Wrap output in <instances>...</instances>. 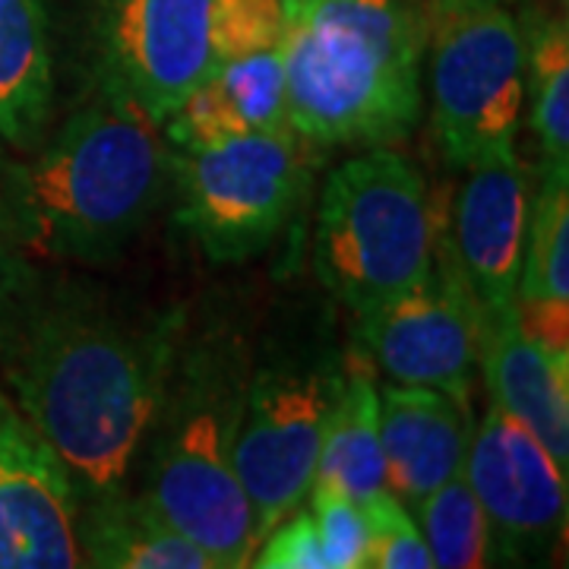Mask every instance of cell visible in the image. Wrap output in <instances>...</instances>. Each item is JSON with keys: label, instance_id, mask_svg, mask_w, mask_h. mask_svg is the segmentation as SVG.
Here are the masks:
<instances>
[{"label": "cell", "instance_id": "obj_1", "mask_svg": "<svg viewBox=\"0 0 569 569\" xmlns=\"http://www.w3.org/2000/svg\"><path fill=\"white\" fill-rule=\"evenodd\" d=\"M181 313L127 323L63 298L41 307L10 355L20 411L58 449L80 497L123 490L181 348Z\"/></svg>", "mask_w": 569, "mask_h": 569}, {"label": "cell", "instance_id": "obj_2", "mask_svg": "<svg viewBox=\"0 0 569 569\" xmlns=\"http://www.w3.org/2000/svg\"><path fill=\"white\" fill-rule=\"evenodd\" d=\"M288 130L310 146H387L421 118L425 0H282Z\"/></svg>", "mask_w": 569, "mask_h": 569}, {"label": "cell", "instance_id": "obj_3", "mask_svg": "<svg viewBox=\"0 0 569 569\" xmlns=\"http://www.w3.org/2000/svg\"><path fill=\"white\" fill-rule=\"evenodd\" d=\"M171 149L162 127L99 86L36 162L13 171L22 241L61 260L102 263L130 244L162 203Z\"/></svg>", "mask_w": 569, "mask_h": 569}, {"label": "cell", "instance_id": "obj_4", "mask_svg": "<svg viewBox=\"0 0 569 569\" xmlns=\"http://www.w3.org/2000/svg\"><path fill=\"white\" fill-rule=\"evenodd\" d=\"M247 380L250 365L238 336L212 329L181 346L142 440L140 497L200 545L216 569L250 567L260 548L253 509L234 471Z\"/></svg>", "mask_w": 569, "mask_h": 569}, {"label": "cell", "instance_id": "obj_5", "mask_svg": "<svg viewBox=\"0 0 569 569\" xmlns=\"http://www.w3.org/2000/svg\"><path fill=\"white\" fill-rule=\"evenodd\" d=\"M437 260V216L415 164L373 149L339 164L323 187L313 269L329 295L365 317L425 282Z\"/></svg>", "mask_w": 569, "mask_h": 569}, {"label": "cell", "instance_id": "obj_6", "mask_svg": "<svg viewBox=\"0 0 569 569\" xmlns=\"http://www.w3.org/2000/svg\"><path fill=\"white\" fill-rule=\"evenodd\" d=\"M307 174V142L288 127L247 130L203 152H171L178 222L212 263H244L291 222Z\"/></svg>", "mask_w": 569, "mask_h": 569}, {"label": "cell", "instance_id": "obj_7", "mask_svg": "<svg viewBox=\"0 0 569 569\" xmlns=\"http://www.w3.org/2000/svg\"><path fill=\"white\" fill-rule=\"evenodd\" d=\"M430 102L437 140L456 168L516 142L526 108V39L503 3L440 10L430 51Z\"/></svg>", "mask_w": 569, "mask_h": 569}, {"label": "cell", "instance_id": "obj_8", "mask_svg": "<svg viewBox=\"0 0 569 569\" xmlns=\"http://www.w3.org/2000/svg\"><path fill=\"white\" fill-rule=\"evenodd\" d=\"M339 389L342 367L332 358H291L250 370L234 471L253 509L257 541L305 507Z\"/></svg>", "mask_w": 569, "mask_h": 569}, {"label": "cell", "instance_id": "obj_9", "mask_svg": "<svg viewBox=\"0 0 569 569\" xmlns=\"http://www.w3.org/2000/svg\"><path fill=\"white\" fill-rule=\"evenodd\" d=\"M440 266L425 282L402 291L361 320V346L370 365L402 387H430L468 406L481 370L485 313L475 305L447 244H437Z\"/></svg>", "mask_w": 569, "mask_h": 569}, {"label": "cell", "instance_id": "obj_10", "mask_svg": "<svg viewBox=\"0 0 569 569\" xmlns=\"http://www.w3.org/2000/svg\"><path fill=\"white\" fill-rule=\"evenodd\" d=\"M212 0H104L99 86L121 92L162 127L212 73Z\"/></svg>", "mask_w": 569, "mask_h": 569}, {"label": "cell", "instance_id": "obj_11", "mask_svg": "<svg viewBox=\"0 0 569 569\" xmlns=\"http://www.w3.org/2000/svg\"><path fill=\"white\" fill-rule=\"evenodd\" d=\"M462 475L488 516L490 557L535 560L563 531L567 471L503 408L490 406L471 430Z\"/></svg>", "mask_w": 569, "mask_h": 569}, {"label": "cell", "instance_id": "obj_12", "mask_svg": "<svg viewBox=\"0 0 569 569\" xmlns=\"http://www.w3.org/2000/svg\"><path fill=\"white\" fill-rule=\"evenodd\" d=\"M77 503L58 449L0 392V569L82 567Z\"/></svg>", "mask_w": 569, "mask_h": 569}, {"label": "cell", "instance_id": "obj_13", "mask_svg": "<svg viewBox=\"0 0 569 569\" xmlns=\"http://www.w3.org/2000/svg\"><path fill=\"white\" fill-rule=\"evenodd\" d=\"M456 193L447 244L452 263L485 313V329L516 310V288L526 257L531 216L529 168L503 146L466 168Z\"/></svg>", "mask_w": 569, "mask_h": 569}, {"label": "cell", "instance_id": "obj_14", "mask_svg": "<svg viewBox=\"0 0 569 569\" xmlns=\"http://www.w3.org/2000/svg\"><path fill=\"white\" fill-rule=\"evenodd\" d=\"M471 421L468 408L430 387L380 389V443L389 490L408 512L462 471Z\"/></svg>", "mask_w": 569, "mask_h": 569}, {"label": "cell", "instance_id": "obj_15", "mask_svg": "<svg viewBox=\"0 0 569 569\" xmlns=\"http://www.w3.org/2000/svg\"><path fill=\"white\" fill-rule=\"evenodd\" d=\"M481 373L493 406L509 411L545 443L553 462L569 466V358L522 332L516 310L485 329Z\"/></svg>", "mask_w": 569, "mask_h": 569}, {"label": "cell", "instance_id": "obj_16", "mask_svg": "<svg viewBox=\"0 0 569 569\" xmlns=\"http://www.w3.org/2000/svg\"><path fill=\"white\" fill-rule=\"evenodd\" d=\"M82 567L102 569H216L212 557L174 529L140 493L92 497L77 516Z\"/></svg>", "mask_w": 569, "mask_h": 569}, {"label": "cell", "instance_id": "obj_17", "mask_svg": "<svg viewBox=\"0 0 569 569\" xmlns=\"http://www.w3.org/2000/svg\"><path fill=\"white\" fill-rule=\"evenodd\" d=\"M310 490H339L361 509L389 490L380 443V389L367 355H355L342 370V389L326 421Z\"/></svg>", "mask_w": 569, "mask_h": 569}, {"label": "cell", "instance_id": "obj_18", "mask_svg": "<svg viewBox=\"0 0 569 569\" xmlns=\"http://www.w3.org/2000/svg\"><path fill=\"white\" fill-rule=\"evenodd\" d=\"M54 92L44 0H0V146L29 142Z\"/></svg>", "mask_w": 569, "mask_h": 569}, {"label": "cell", "instance_id": "obj_19", "mask_svg": "<svg viewBox=\"0 0 569 569\" xmlns=\"http://www.w3.org/2000/svg\"><path fill=\"white\" fill-rule=\"evenodd\" d=\"M526 39V99L541 146V168H569V39L567 22L535 17Z\"/></svg>", "mask_w": 569, "mask_h": 569}, {"label": "cell", "instance_id": "obj_20", "mask_svg": "<svg viewBox=\"0 0 569 569\" xmlns=\"http://www.w3.org/2000/svg\"><path fill=\"white\" fill-rule=\"evenodd\" d=\"M516 305H569V168H541Z\"/></svg>", "mask_w": 569, "mask_h": 569}, {"label": "cell", "instance_id": "obj_21", "mask_svg": "<svg viewBox=\"0 0 569 569\" xmlns=\"http://www.w3.org/2000/svg\"><path fill=\"white\" fill-rule=\"evenodd\" d=\"M433 567L478 569L490 563V526L466 475H452L415 509Z\"/></svg>", "mask_w": 569, "mask_h": 569}, {"label": "cell", "instance_id": "obj_22", "mask_svg": "<svg viewBox=\"0 0 569 569\" xmlns=\"http://www.w3.org/2000/svg\"><path fill=\"white\" fill-rule=\"evenodd\" d=\"M209 77L219 82L224 99L234 104L238 118L250 133H272L288 127L282 44L238 61L216 63Z\"/></svg>", "mask_w": 569, "mask_h": 569}, {"label": "cell", "instance_id": "obj_23", "mask_svg": "<svg viewBox=\"0 0 569 569\" xmlns=\"http://www.w3.org/2000/svg\"><path fill=\"white\" fill-rule=\"evenodd\" d=\"M282 36V0H212L209 41H212L216 63L238 61L266 48H279Z\"/></svg>", "mask_w": 569, "mask_h": 569}, {"label": "cell", "instance_id": "obj_24", "mask_svg": "<svg viewBox=\"0 0 569 569\" xmlns=\"http://www.w3.org/2000/svg\"><path fill=\"white\" fill-rule=\"evenodd\" d=\"M164 142L171 152H203L219 142L247 133L234 104L224 99L219 82L206 77L162 123Z\"/></svg>", "mask_w": 569, "mask_h": 569}, {"label": "cell", "instance_id": "obj_25", "mask_svg": "<svg viewBox=\"0 0 569 569\" xmlns=\"http://www.w3.org/2000/svg\"><path fill=\"white\" fill-rule=\"evenodd\" d=\"M370 529V560L373 569H433V557L425 535L415 526L406 503L387 490L370 507H365Z\"/></svg>", "mask_w": 569, "mask_h": 569}, {"label": "cell", "instance_id": "obj_26", "mask_svg": "<svg viewBox=\"0 0 569 569\" xmlns=\"http://www.w3.org/2000/svg\"><path fill=\"white\" fill-rule=\"evenodd\" d=\"M307 497L320 531L326 569H365L370 560V529L365 509L339 490H310Z\"/></svg>", "mask_w": 569, "mask_h": 569}, {"label": "cell", "instance_id": "obj_27", "mask_svg": "<svg viewBox=\"0 0 569 569\" xmlns=\"http://www.w3.org/2000/svg\"><path fill=\"white\" fill-rule=\"evenodd\" d=\"M263 548L253 550L260 569H326V553L320 545V531L313 512H291L260 541Z\"/></svg>", "mask_w": 569, "mask_h": 569}, {"label": "cell", "instance_id": "obj_28", "mask_svg": "<svg viewBox=\"0 0 569 569\" xmlns=\"http://www.w3.org/2000/svg\"><path fill=\"white\" fill-rule=\"evenodd\" d=\"M13 288H17V266H13V257L7 253L3 238H0V320L7 317V307H10V298H13Z\"/></svg>", "mask_w": 569, "mask_h": 569}, {"label": "cell", "instance_id": "obj_29", "mask_svg": "<svg viewBox=\"0 0 569 569\" xmlns=\"http://www.w3.org/2000/svg\"><path fill=\"white\" fill-rule=\"evenodd\" d=\"M490 3H503V0H440V10L452 13V10H475V7H490Z\"/></svg>", "mask_w": 569, "mask_h": 569}]
</instances>
